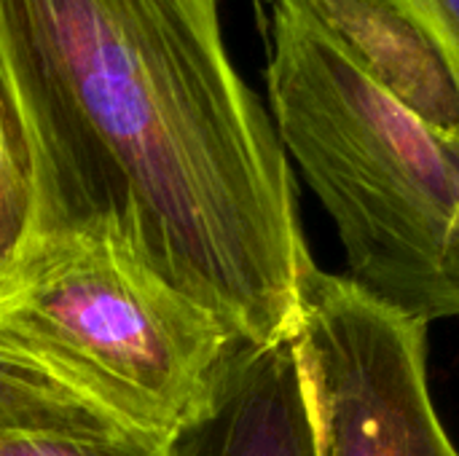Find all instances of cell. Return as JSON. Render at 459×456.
Listing matches in <instances>:
<instances>
[{
	"label": "cell",
	"instance_id": "cell-9",
	"mask_svg": "<svg viewBox=\"0 0 459 456\" xmlns=\"http://www.w3.org/2000/svg\"><path fill=\"white\" fill-rule=\"evenodd\" d=\"M409 22L441 56L459 94V0H371Z\"/></svg>",
	"mask_w": 459,
	"mask_h": 456
},
{
	"label": "cell",
	"instance_id": "cell-6",
	"mask_svg": "<svg viewBox=\"0 0 459 456\" xmlns=\"http://www.w3.org/2000/svg\"><path fill=\"white\" fill-rule=\"evenodd\" d=\"M40 177L35 142L0 56V266L27 242L38 226Z\"/></svg>",
	"mask_w": 459,
	"mask_h": 456
},
{
	"label": "cell",
	"instance_id": "cell-10",
	"mask_svg": "<svg viewBox=\"0 0 459 456\" xmlns=\"http://www.w3.org/2000/svg\"><path fill=\"white\" fill-rule=\"evenodd\" d=\"M441 309L444 317H459V207L441 261Z\"/></svg>",
	"mask_w": 459,
	"mask_h": 456
},
{
	"label": "cell",
	"instance_id": "cell-8",
	"mask_svg": "<svg viewBox=\"0 0 459 456\" xmlns=\"http://www.w3.org/2000/svg\"><path fill=\"white\" fill-rule=\"evenodd\" d=\"M0 456H172L169 443L137 433H5Z\"/></svg>",
	"mask_w": 459,
	"mask_h": 456
},
{
	"label": "cell",
	"instance_id": "cell-1",
	"mask_svg": "<svg viewBox=\"0 0 459 456\" xmlns=\"http://www.w3.org/2000/svg\"><path fill=\"white\" fill-rule=\"evenodd\" d=\"M0 56L38 156L32 234L113 215L245 344L296 336V180L218 0H0Z\"/></svg>",
	"mask_w": 459,
	"mask_h": 456
},
{
	"label": "cell",
	"instance_id": "cell-4",
	"mask_svg": "<svg viewBox=\"0 0 459 456\" xmlns=\"http://www.w3.org/2000/svg\"><path fill=\"white\" fill-rule=\"evenodd\" d=\"M293 347L317 456H459L428 384V325L309 261Z\"/></svg>",
	"mask_w": 459,
	"mask_h": 456
},
{
	"label": "cell",
	"instance_id": "cell-5",
	"mask_svg": "<svg viewBox=\"0 0 459 456\" xmlns=\"http://www.w3.org/2000/svg\"><path fill=\"white\" fill-rule=\"evenodd\" d=\"M172 456H317L312 409L290 341L242 347L210 409L175 435Z\"/></svg>",
	"mask_w": 459,
	"mask_h": 456
},
{
	"label": "cell",
	"instance_id": "cell-3",
	"mask_svg": "<svg viewBox=\"0 0 459 456\" xmlns=\"http://www.w3.org/2000/svg\"><path fill=\"white\" fill-rule=\"evenodd\" d=\"M242 347L113 215L32 234L0 266V366L65 387L126 433L172 443Z\"/></svg>",
	"mask_w": 459,
	"mask_h": 456
},
{
	"label": "cell",
	"instance_id": "cell-2",
	"mask_svg": "<svg viewBox=\"0 0 459 456\" xmlns=\"http://www.w3.org/2000/svg\"><path fill=\"white\" fill-rule=\"evenodd\" d=\"M266 86L280 142L339 231L347 277L398 314L444 320L459 134L420 118L309 0H274Z\"/></svg>",
	"mask_w": 459,
	"mask_h": 456
},
{
	"label": "cell",
	"instance_id": "cell-7",
	"mask_svg": "<svg viewBox=\"0 0 459 456\" xmlns=\"http://www.w3.org/2000/svg\"><path fill=\"white\" fill-rule=\"evenodd\" d=\"M126 433L97 406L27 371L0 366V435L5 433Z\"/></svg>",
	"mask_w": 459,
	"mask_h": 456
}]
</instances>
